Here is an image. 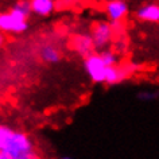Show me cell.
Segmentation results:
<instances>
[{
  "mask_svg": "<svg viewBox=\"0 0 159 159\" xmlns=\"http://www.w3.org/2000/svg\"><path fill=\"white\" fill-rule=\"evenodd\" d=\"M100 57H101V61L104 62V65L107 67L116 66V63L119 61L117 54L113 53V51H111V50H102L101 53H100Z\"/></svg>",
  "mask_w": 159,
  "mask_h": 159,
  "instance_id": "7c38bea8",
  "label": "cell"
},
{
  "mask_svg": "<svg viewBox=\"0 0 159 159\" xmlns=\"http://www.w3.org/2000/svg\"><path fill=\"white\" fill-rule=\"evenodd\" d=\"M73 47H74V50L84 58H86L88 55L92 54V50L94 49L92 38H90V35H88V34H81V35L74 37Z\"/></svg>",
  "mask_w": 159,
  "mask_h": 159,
  "instance_id": "52a82bcc",
  "label": "cell"
},
{
  "mask_svg": "<svg viewBox=\"0 0 159 159\" xmlns=\"http://www.w3.org/2000/svg\"><path fill=\"white\" fill-rule=\"evenodd\" d=\"M139 98H140L142 101H150V100H154L155 97H157V94L154 92H148V90H146V92H142L139 93Z\"/></svg>",
  "mask_w": 159,
  "mask_h": 159,
  "instance_id": "4fadbf2b",
  "label": "cell"
},
{
  "mask_svg": "<svg viewBox=\"0 0 159 159\" xmlns=\"http://www.w3.org/2000/svg\"><path fill=\"white\" fill-rule=\"evenodd\" d=\"M3 43H4V37H3V35L0 34V47L3 46Z\"/></svg>",
  "mask_w": 159,
  "mask_h": 159,
  "instance_id": "e0dca14e",
  "label": "cell"
},
{
  "mask_svg": "<svg viewBox=\"0 0 159 159\" xmlns=\"http://www.w3.org/2000/svg\"><path fill=\"white\" fill-rule=\"evenodd\" d=\"M128 4L123 0H111L105 4V14L109 22H121L128 14Z\"/></svg>",
  "mask_w": 159,
  "mask_h": 159,
  "instance_id": "5b68a950",
  "label": "cell"
},
{
  "mask_svg": "<svg viewBox=\"0 0 159 159\" xmlns=\"http://www.w3.org/2000/svg\"><path fill=\"white\" fill-rule=\"evenodd\" d=\"M27 27H29V23H27L26 19L16 16L11 11L0 14V30L7 31V33L19 34V33L26 31Z\"/></svg>",
  "mask_w": 159,
  "mask_h": 159,
  "instance_id": "3957f363",
  "label": "cell"
},
{
  "mask_svg": "<svg viewBox=\"0 0 159 159\" xmlns=\"http://www.w3.org/2000/svg\"><path fill=\"white\" fill-rule=\"evenodd\" d=\"M84 69L88 74V77L96 84H102L105 82V71L107 66L101 61L100 54L92 53L84 59Z\"/></svg>",
  "mask_w": 159,
  "mask_h": 159,
  "instance_id": "7a4b0ae2",
  "label": "cell"
},
{
  "mask_svg": "<svg viewBox=\"0 0 159 159\" xmlns=\"http://www.w3.org/2000/svg\"><path fill=\"white\" fill-rule=\"evenodd\" d=\"M0 159H8V158H7V157H6V155L3 154V152H0Z\"/></svg>",
  "mask_w": 159,
  "mask_h": 159,
  "instance_id": "ac0fdd59",
  "label": "cell"
},
{
  "mask_svg": "<svg viewBox=\"0 0 159 159\" xmlns=\"http://www.w3.org/2000/svg\"><path fill=\"white\" fill-rule=\"evenodd\" d=\"M41 58L46 63H58L61 59V54L53 45H45L41 49Z\"/></svg>",
  "mask_w": 159,
  "mask_h": 159,
  "instance_id": "30bf717a",
  "label": "cell"
},
{
  "mask_svg": "<svg viewBox=\"0 0 159 159\" xmlns=\"http://www.w3.org/2000/svg\"><path fill=\"white\" fill-rule=\"evenodd\" d=\"M136 18L142 22L158 23L159 22V4L147 3L136 10Z\"/></svg>",
  "mask_w": 159,
  "mask_h": 159,
  "instance_id": "8992f818",
  "label": "cell"
},
{
  "mask_svg": "<svg viewBox=\"0 0 159 159\" xmlns=\"http://www.w3.org/2000/svg\"><path fill=\"white\" fill-rule=\"evenodd\" d=\"M20 159H38V158L33 154V155H30V157H25V158H20Z\"/></svg>",
  "mask_w": 159,
  "mask_h": 159,
  "instance_id": "2e32d148",
  "label": "cell"
},
{
  "mask_svg": "<svg viewBox=\"0 0 159 159\" xmlns=\"http://www.w3.org/2000/svg\"><path fill=\"white\" fill-rule=\"evenodd\" d=\"M0 152L8 159H20L34 154V144L25 132L11 129L0 147Z\"/></svg>",
  "mask_w": 159,
  "mask_h": 159,
  "instance_id": "6da1fadb",
  "label": "cell"
},
{
  "mask_svg": "<svg viewBox=\"0 0 159 159\" xmlns=\"http://www.w3.org/2000/svg\"><path fill=\"white\" fill-rule=\"evenodd\" d=\"M127 74H128V69H119L116 66H111V67H107V71H105V82L109 85H113V84H117V82L123 81Z\"/></svg>",
  "mask_w": 159,
  "mask_h": 159,
  "instance_id": "9c48e42d",
  "label": "cell"
},
{
  "mask_svg": "<svg viewBox=\"0 0 159 159\" xmlns=\"http://www.w3.org/2000/svg\"><path fill=\"white\" fill-rule=\"evenodd\" d=\"M62 159H70V158H62Z\"/></svg>",
  "mask_w": 159,
  "mask_h": 159,
  "instance_id": "d6986e66",
  "label": "cell"
},
{
  "mask_svg": "<svg viewBox=\"0 0 159 159\" xmlns=\"http://www.w3.org/2000/svg\"><path fill=\"white\" fill-rule=\"evenodd\" d=\"M112 30L109 27V23L107 22H98L94 25L92 34H90V38H92L93 42V47L97 50H102L105 49L107 45L111 42L112 39Z\"/></svg>",
  "mask_w": 159,
  "mask_h": 159,
  "instance_id": "277c9868",
  "label": "cell"
},
{
  "mask_svg": "<svg viewBox=\"0 0 159 159\" xmlns=\"http://www.w3.org/2000/svg\"><path fill=\"white\" fill-rule=\"evenodd\" d=\"M10 128H7V127L4 125H0V147H2L3 142H4V139L7 138V135L10 134Z\"/></svg>",
  "mask_w": 159,
  "mask_h": 159,
  "instance_id": "9a60e30c",
  "label": "cell"
},
{
  "mask_svg": "<svg viewBox=\"0 0 159 159\" xmlns=\"http://www.w3.org/2000/svg\"><path fill=\"white\" fill-rule=\"evenodd\" d=\"M11 12L15 14V15H18L19 18L26 19V20H27V18H29L30 14H31L30 2H19V3H16V4L11 8Z\"/></svg>",
  "mask_w": 159,
  "mask_h": 159,
  "instance_id": "8fae6325",
  "label": "cell"
},
{
  "mask_svg": "<svg viewBox=\"0 0 159 159\" xmlns=\"http://www.w3.org/2000/svg\"><path fill=\"white\" fill-rule=\"evenodd\" d=\"M109 27H111V30H112V34L113 33H121L123 23L121 22H109Z\"/></svg>",
  "mask_w": 159,
  "mask_h": 159,
  "instance_id": "5bb4252c",
  "label": "cell"
},
{
  "mask_svg": "<svg viewBox=\"0 0 159 159\" xmlns=\"http://www.w3.org/2000/svg\"><path fill=\"white\" fill-rule=\"evenodd\" d=\"M31 12H34L38 16H49L53 14L55 4L53 0H33L30 2Z\"/></svg>",
  "mask_w": 159,
  "mask_h": 159,
  "instance_id": "ba28073f",
  "label": "cell"
}]
</instances>
